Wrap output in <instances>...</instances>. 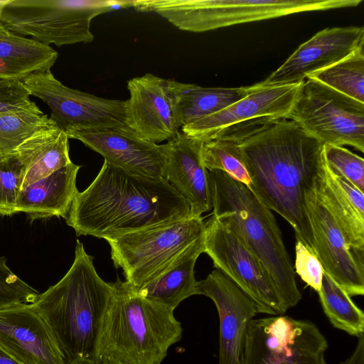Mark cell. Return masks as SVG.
<instances>
[{
    "instance_id": "6da1fadb",
    "label": "cell",
    "mask_w": 364,
    "mask_h": 364,
    "mask_svg": "<svg viewBox=\"0 0 364 364\" xmlns=\"http://www.w3.org/2000/svg\"><path fill=\"white\" fill-rule=\"evenodd\" d=\"M252 181L251 191L294 228L296 239L314 254L304 191L323 162V144L289 119L271 121L232 134Z\"/></svg>"
},
{
    "instance_id": "7a4b0ae2",
    "label": "cell",
    "mask_w": 364,
    "mask_h": 364,
    "mask_svg": "<svg viewBox=\"0 0 364 364\" xmlns=\"http://www.w3.org/2000/svg\"><path fill=\"white\" fill-rule=\"evenodd\" d=\"M192 217L190 204L166 180L132 175L104 161L91 184L75 196L65 221L77 236L107 240Z\"/></svg>"
},
{
    "instance_id": "3957f363",
    "label": "cell",
    "mask_w": 364,
    "mask_h": 364,
    "mask_svg": "<svg viewBox=\"0 0 364 364\" xmlns=\"http://www.w3.org/2000/svg\"><path fill=\"white\" fill-rule=\"evenodd\" d=\"M112 293L77 240L73 263L32 304L50 328L65 364H97L103 318Z\"/></svg>"
},
{
    "instance_id": "277c9868",
    "label": "cell",
    "mask_w": 364,
    "mask_h": 364,
    "mask_svg": "<svg viewBox=\"0 0 364 364\" xmlns=\"http://www.w3.org/2000/svg\"><path fill=\"white\" fill-rule=\"evenodd\" d=\"M213 215L230 228L259 260L287 309L302 295L274 215L245 184L219 170L208 171Z\"/></svg>"
},
{
    "instance_id": "5b68a950",
    "label": "cell",
    "mask_w": 364,
    "mask_h": 364,
    "mask_svg": "<svg viewBox=\"0 0 364 364\" xmlns=\"http://www.w3.org/2000/svg\"><path fill=\"white\" fill-rule=\"evenodd\" d=\"M110 284L112 293L103 318L98 360L112 357L127 364H161L168 348L182 337L173 310L142 296L119 277Z\"/></svg>"
},
{
    "instance_id": "8992f818",
    "label": "cell",
    "mask_w": 364,
    "mask_h": 364,
    "mask_svg": "<svg viewBox=\"0 0 364 364\" xmlns=\"http://www.w3.org/2000/svg\"><path fill=\"white\" fill-rule=\"evenodd\" d=\"M363 0H143L134 7L154 11L178 29L201 33L287 15L355 7Z\"/></svg>"
},
{
    "instance_id": "52a82bcc",
    "label": "cell",
    "mask_w": 364,
    "mask_h": 364,
    "mask_svg": "<svg viewBox=\"0 0 364 364\" xmlns=\"http://www.w3.org/2000/svg\"><path fill=\"white\" fill-rule=\"evenodd\" d=\"M133 4L134 1L6 0L0 18L13 33L61 46L92 42L90 23L95 17L115 6Z\"/></svg>"
},
{
    "instance_id": "ba28073f",
    "label": "cell",
    "mask_w": 364,
    "mask_h": 364,
    "mask_svg": "<svg viewBox=\"0 0 364 364\" xmlns=\"http://www.w3.org/2000/svg\"><path fill=\"white\" fill-rule=\"evenodd\" d=\"M202 217L141 229L107 240L116 268L138 289L158 277L182 252L203 236Z\"/></svg>"
},
{
    "instance_id": "9c48e42d",
    "label": "cell",
    "mask_w": 364,
    "mask_h": 364,
    "mask_svg": "<svg viewBox=\"0 0 364 364\" xmlns=\"http://www.w3.org/2000/svg\"><path fill=\"white\" fill-rule=\"evenodd\" d=\"M287 119L323 144L364 151V103L312 78L301 84Z\"/></svg>"
},
{
    "instance_id": "30bf717a",
    "label": "cell",
    "mask_w": 364,
    "mask_h": 364,
    "mask_svg": "<svg viewBox=\"0 0 364 364\" xmlns=\"http://www.w3.org/2000/svg\"><path fill=\"white\" fill-rule=\"evenodd\" d=\"M328 344L313 322L278 315L248 324L239 364H327Z\"/></svg>"
},
{
    "instance_id": "8fae6325",
    "label": "cell",
    "mask_w": 364,
    "mask_h": 364,
    "mask_svg": "<svg viewBox=\"0 0 364 364\" xmlns=\"http://www.w3.org/2000/svg\"><path fill=\"white\" fill-rule=\"evenodd\" d=\"M204 252L256 304L259 313L284 315L287 307L259 260L240 237L213 215L205 223Z\"/></svg>"
},
{
    "instance_id": "7c38bea8",
    "label": "cell",
    "mask_w": 364,
    "mask_h": 364,
    "mask_svg": "<svg viewBox=\"0 0 364 364\" xmlns=\"http://www.w3.org/2000/svg\"><path fill=\"white\" fill-rule=\"evenodd\" d=\"M31 95L42 100L51 111L50 119L65 133L77 129L124 127L126 102L97 97L70 88L50 70L23 80Z\"/></svg>"
},
{
    "instance_id": "4fadbf2b",
    "label": "cell",
    "mask_w": 364,
    "mask_h": 364,
    "mask_svg": "<svg viewBox=\"0 0 364 364\" xmlns=\"http://www.w3.org/2000/svg\"><path fill=\"white\" fill-rule=\"evenodd\" d=\"M302 82L274 86H262L258 82L246 97L219 112L183 126L181 130L188 137L204 143L271 121L287 119Z\"/></svg>"
},
{
    "instance_id": "5bb4252c",
    "label": "cell",
    "mask_w": 364,
    "mask_h": 364,
    "mask_svg": "<svg viewBox=\"0 0 364 364\" xmlns=\"http://www.w3.org/2000/svg\"><path fill=\"white\" fill-rule=\"evenodd\" d=\"M314 183L304 191V207L313 234L314 254L323 270L350 296H363L364 256L348 245L320 200Z\"/></svg>"
},
{
    "instance_id": "9a60e30c",
    "label": "cell",
    "mask_w": 364,
    "mask_h": 364,
    "mask_svg": "<svg viewBox=\"0 0 364 364\" xmlns=\"http://www.w3.org/2000/svg\"><path fill=\"white\" fill-rule=\"evenodd\" d=\"M176 82L151 73L127 81L126 124L141 139L158 144L181 131Z\"/></svg>"
},
{
    "instance_id": "2e32d148",
    "label": "cell",
    "mask_w": 364,
    "mask_h": 364,
    "mask_svg": "<svg viewBox=\"0 0 364 364\" xmlns=\"http://www.w3.org/2000/svg\"><path fill=\"white\" fill-rule=\"evenodd\" d=\"M66 134L117 168L138 176L165 179L164 144L147 141L128 127L77 129Z\"/></svg>"
},
{
    "instance_id": "e0dca14e",
    "label": "cell",
    "mask_w": 364,
    "mask_h": 364,
    "mask_svg": "<svg viewBox=\"0 0 364 364\" xmlns=\"http://www.w3.org/2000/svg\"><path fill=\"white\" fill-rule=\"evenodd\" d=\"M363 46V26L326 28L301 44L282 65L259 84L274 86L301 82Z\"/></svg>"
},
{
    "instance_id": "ac0fdd59",
    "label": "cell",
    "mask_w": 364,
    "mask_h": 364,
    "mask_svg": "<svg viewBox=\"0 0 364 364\" xmlns=\"http://www.w3.org/2000/svg\"><path fill=\"white\" fill-rule=\"evenodd\" d=\"M196 294L214 302L220 321L218 364H239L249 323L259 313L255 302L215 269L197 282Z\"/></svg>"
},
{
    "instance_id": "d6986e66",
    "label": "cell",
    "mask_w": 364,
    "mask_h": 364,
    "mask_svg": "<svg viewBox=\"0 0 364 364\" xmlns=\"http://www.w3.org/2000/svg\"><path fill=\"white\" fill-rule=\"evenodd\" d=\"M0 348L21 364H65L50 328L32 304L0 309Z\"/></svg>"
},
{
    "instance_id": "ffe728a7",
    "label": "cell",
    "mask_w": 364,
    "mask_h": 364,
    "mask_svg": "<svg viewBox=\"0 0 364 364\" xmlns=\"http://www.w3.org/2000/svg\"><path fill=\"white\" fill-rule=\"evenodd\" d=\"M203 144L181 130L164 144L165 179L190 204L195 217L213 208L208 171L202 159Z\"/></svg>"
},
{
    "instance_id": "44dd1931",
    "label": "cell",
    "mask_w": 364,
    "mask_h": 364,
    "mask_svg": "<svg viewBox=\"0 0 364 364\" xmlns=\"http://www.w3.org/2000/svg\"><path fill=\"white\" fill-rule=\"evenodd\" d=\"M314 186L348 245L364 256L363 192L344 177L331 172L326 165L323 156Z\"/></svg>"
},
{
    "instance_id": "7402d4cb",
    "label": "cell",
    "mask_w": 364,
    "mask_h": 364,
    "mask_svg": "<svg viewBox=\"0 0 364 364\" xmlns=\"http://www.w3.org/2000/svg\"><path fill=\"white\" fill-rule=\"evenodd\" d=\"M80 168L71 162L21 189L16 213H26L31 220L53 216L65 218L78 193L76 178Z\"/></svg>"
},
{
    "instance_id": "603a6c76",
    "label": "cell",
    "mask_w": 364,
    "mask_h": 364,
    "mask_svg": "<svg viewBox=\"0 0 364 364\" xmlns=\"http://www.w3.org/2000/svg\"><path fill=\"white\" fill-rule=\"evenodd\" d=\"M68 140L67 134L53 122L16 149L23 168L21 190L72 162Z\"/></svg>"
},
{
    "instance_id": "cb8c5ba5",
    "label": "cell",
    "mask_w": 364,
    "mask_h": 364,
    "mask_svg": "<svg viewBox=\"0 0 364 364\" xmlns=\"http://www.w3.org/2000/svg\"><path fill=\"white\" fill-rule=\"evenodd\" d=\"M204 252V235L182 252L161 273L136 289L142 296L173 310L188 297L196 294L194 267Z\"/></svg>"
},
{
    "instance_id": "d4e9b609",
    "label": "cell",
    "mask_w": 364,
    "mask_h": 364,
    "mask_svg": "<svg viewBox=\"0 0 364 364\" xmlns=\"http://www.w3.org/2000/svg\"><path fill=\"white\" fill-rule=\"evenodd\" d=\"M50 46L9 31H0V78L23 80L39 72L50 70L58 58Z\"/></svg>"
},
{
    "instance_id": "484cf974",
    "label": "cell",
    "mask_w": 364,
    "mask_h": 364,
    "mask_svg": "<svg viewBox=\"0 0 364 364\" xmlns=\"http://www.w3.org/2000/svg\"><path fill=\"white\" fill-rule=\"evenodd\" d=\"M177 108L183 126L213 114L246 97L254 85L240 87H203L176 82Z\"/></svg>"
},
{
    "instance_id": "4316f807",
    "label": "cell",
    "mask_w": 364,
    "mask_h": 364,
    "mask_svg": "<svg viewBox=\"0 0 364 364\" xmlns=\"http://www.w3.org/2000/svg\"><path fill=\"white\" fill-rule=\"evenodd\" d=\"M318 294L323 312L334 328L353 336L363 335V311L324 270Z\"/></svg>"
},
{
    "instance_id": "83f0119b",
    "label": "cell",
    "mask_w": 364,
    "mask_h": 364,
    "mask_svg": "<svg viewBox=\"0 0 364 364\" xmlns=\"http://www.w3.org/2000/svg\"><path fill=\"white\" fill-rule=\"evenodd\" d=\"M307 77L364 103V46Z\"/></svg>"
},
{
    "instance_id": "f1b7e54d",
    "label": "cell",
    "mask_w": 364,
    "mask_h": 364,
    "mask_svg": "<svg viewBox=\"0 0 364 364\" xmlns=\"http://www.w3.org/2000/svg\"><path fill=\"white\" fill-rule=\"evenodd\" d=\"M202 159L208 171H222L252 189V181L243 163L237 139L235 136L223 135L204 142Z\"/></svg>"
},
{
    "instance_id": "f546056e",
    "label": "cell",
    "mask_w": 364,
    "mask_h": 364,
    "mask_svg": "<svg viewBox=\"0 0 364 364\" xmlns=\"http://www.w3.org/2000/svg\"><path fill=\"white\" fill-rule=\"evenodd\" d=\"M53 123L47 114L28 112L0 113V155L15 151L37 131Z\"/></svg>"
},
{
    "instance_id": "4dcf8cb0",
    "label": "cell",
    "mask_w": 364,
    "mask_h": 364,
    "mask_svg": "<svg viewBox=\"0 0 364 364\" xmlns=\"http://www.w3.org/2000/svg\"><path fill=\"white\" fill-rule=\"evenodd\" d=\"M23 181V168L16 151L0 155V215L16 213V205Z\"/></svg>"
},
{
    "instance_id": "1f68e13d",
    "label": "cell",
    "mask_w": 364,
    "mask_h": 364,
    "mask_svg": "<svg viewBox=\"0 0 364 364\" xmlns=\"http://www.w3.org/2000/svg\"><path fill=\"white\" fill-rule=\"evenodd\" d=\"M323 160L333 173L343 176L362 192L364 191V160L340 146L323 144Z\"/></svg>"
},
{
    "instance_id": "d6a6232c",
    "label": "cell",
    "mask_w": 364,
    "mask_h": 364,
    "mask_svg": "<svg viewBox=\"0 0 364 364\" xmlns=\"http://www.w3.org/2000/svg\"><path fill=\"white\" fill-rule=\"evenodd\" d=\"M39 292L16 275L0 257V309L21 304H33Z\"/></svg>"
},
{
    "instance_id": "836d02e7",
    "label": "cell",
    "mask_w": 364,
    "mask_h": 364,
    "mask_svg": "<svg viewBox=\"0 0 364 364\" xmlns=\"http://www.w3.org/2000/svg\"><path fill=\"white\" fill-rule=\"evenodd\" d=\"M23 80L0 78V113L28 112L43 114L31 98Z\"/></svg>"
},
{
    "instance_id": "e575fe53",
    "label": "cell",
    "mask_w": 364,
    "mask_h": 364,
    "mask_svg": "<svg viewBox=\"0 0 364 364\" xmlns=\"http://www.w3.org/2000/svg\"><path fill=\"white\" fill-rule=\"evenodd\" d=\"M295 246V273L317 292L320 290L323 269L315 254L298 239Z\"/></svg>"
},
{
    "instance_id": "d590c367",
    "label": "cell",
    "mask_w": 364,
    "mask_h": 364,
    "mask_svg": "<svg viewBox=\"0 0 364 364\" xmlns=\"http://www.w3.org/2000/svg\"><path fill=\"white\" fill-rule=\"evenodd\" d=\"M341 364H364V335L358 337V341L350 356Z\"/></svg>"
},
{
    "instance_id": "8d00e7d4",
    "label": "cell",
    "mask_w": 364,
    "mask_h": 364,
    "mask_svg": "<svg viewBox=\"0 0 364 364\" xmlns=\"http://www.w3.org/2000/svg\"><path fill=\"white\" fill-rule=\"evenodd\" d=\"M0 364H21L0 348Z\"/></svg>"
},
{
    "instance_id": "74e56055",
    "label": "cell",
    "mask_w": 364,
    "mask_h": 364,
    "mask_svg": "<svg viewBox=\"0 0 364 364\" xmlns=\"http://www.w3.org/2000/svg\"><path fill=\"white\" fill-rule=\"evenodd\" d=\"M97 364H127V363L112 357H104Z\"/></svg>"
},
{
    "instance_id": "f35d334b",
    "label": "cell",
    "mask_w": 364,
    "mask_h": 364,
    "mask_svg": "<svg viewBox=\"0 0 364 364\" xmlns=\"http://www.w3.org/2000/svg\"><path fill=\"white\" fill-rule=\"evenodd\" d=\"M5 1L6 0H0V14H1V8L4 5V4L5 3ZM4 30H6V28L3 26V24L1 21V18H0V31H4Z\"/></svg>"
}]
</instances>
